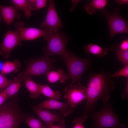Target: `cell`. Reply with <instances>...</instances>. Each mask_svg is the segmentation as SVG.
Segmentation results:
<instances>
[{"label":"cell","mask_w":128,"mask_h":128,"mask_svg":"<svg viewBox=\"0 0 128 128\" xmlns=\"http://www.w3.org/2000/svg\"><path fill=\"white\" fill-rule=\"evenodd\" d=\"M113 73L102 69L97 73H92L89 78L86 88V103L83 110L84 115L95 112L98 100L103 99L102 103L107 102L110 97V92L115 88V82L111 79Z\"/></svg>","instance_id":"obj_1"},{"label":"cell","mask_w":128,"mask_h":128,"mask_svg":"<svg viewBox=\"0 0 128 128\" xmlns=\"http://www.w3.org/2000/svg\"><path fill=\"white\" fill-rule=\"evenodd\" d=\"M60 58L66 65L68 75L73 84L80 81L84 72L91 67L92 62L89 57L82 59L67 50Z\"/></svg>","instance_id":"obj_2"},{"label":"cell","mask_w":128,"mask_h":128,"mask_svg":"<svg viewBox=\"0 0 128 128\" xmlns=\"http://www.w3.org/2000/svg\"><path fill=\"white\" fill-rule=\"evenodd\" d=\"M103 106L98 111L89 115V118L94 121L93 128H107L113 127L126 128L125 124H121L114 111L113 104L102 103Z\"/></svg>","instance_id":"obj_3"},{"label":"cell","mask_w":128,"mask_h":128,"mask_svg":"<svg viewBox=\"0 0 128 128\" xmlns=\"http://www.w3.org/2000/svg\"><path fill=\"white\" fill-rule=\"evenodd\" d=\"M48 33L43 37L47 43L46 46L42 49L45 55L49 56H63L67 50L66 46L69 38L63 32L49 29Z\"/></svg>","instance_id":"obj_4"},{"label":"cell","mask_w":128,"mask_h":128,"mask_svg":"<svg viewBox=\"0 0 128 128\" xmlns=\"http://www.w3.org/2000/svg\"><path fill=\"white\" fill-rule=\"evenodd\" d=\"M56 60V58H50L45 55L41 57L32 59L27 64L26 69L18 76L46 75L49 72L55 68L54 64Z\"/></svg>","instance_id":"obj_5"},{"label":"cell","mask_w":128,"mask_h":128,"mask_svg":"<svg viewBox=\"0 0 128 128\" xmlns=\"http://www.w3.org/2000/svg\"><path fill=\"white\" fill-rule=\"evenodd\" d=\"M120 8L116 9L112 13H110L105 9L101 10V14L108 22L110 32L109 37L110 39L116 34L128 33V22L120 14Z\"/></svg>","instance_id":"obj_6"},{"label":"cell","mask_w":128,"mask_h":128,"mask_svg":"<svg viewBox=\"0 0 128 128\" xmlns=\"http://www.w3.org/2000/svg\"><path fill=\"white\" fill-rule=\"evenodd\" d=\"M64 91V98L73 108L77 107L86 98V87L79 82L76 84L71 83L68 85Z\"/></svg>","instance_id":"obj_7"},{"label":"cell","mask_w":128,"mask_h":128,"mask_svg":"<svg viewBox=\"0 0 128 128\" xmlns=\"http://www.w3.org/2000/svg\"><path fill=\"white\" fill-rule=\"evenodd\" d=\"M22 40L18 30L8 31L5 34L3 42L0 44V54L7 59L12 50L18 45H22Z\"/></svg>","instance_id":"obj_8"},{"label":"cell","mask_w":128,"mask_h":128,"mask_svg":"<svg viewBox=\"0 0 128 128\" xmlns=\"http://www.w3.org/2000/svg\"><path fill=\"white\" fill-rule=\"evenodd\" d=\"M49 5L45 18L41 23V28H47L56 30L63 27V25L56 11L54 0L48 1Z\"/></svg>","instance_id":"obj_9"},{"label":"cell","mask_w":128,"mask_h":128,"mask_svg":"<svg viewBox=\"0 0 128 128\" xmlns=\"http://www.w3.org/2000/svg\"><path fill=\"white\" fill-rule=\"evenodd\" d=\"M14 26L19 32L22 41L32 40L41 36L43 37L46 35L49 31L47 28L41 29L35 27H25L23 22L17 23Z\"/></svg>","instance_id":"obj_10"},{"label":"cell","mask_w":128,"mask_h":128,"mask_svg":"<svg viewBox=\"0 0 128 128\" xmlns=\"http://www.w3.org/2000/svg\"><path fill=\"white\" fill-rule=\"evenodd\" d=\"M37 106L42 109L59 110L60 111L59 114L63 118L72 114L74 108L67 102L64 103L50 99L44 101Z\"/></svg>","instance_id":"obj_11"},{"label":"cell","mask_w":128,"mask_h":128,"mask_svg":"<svg viewBox=\"0 0 128 128\" xmlns=\"http://www.w3.org/2000/svg\"><path fill=\"white\" fill-rule=\"evenodd\" d=\"M35 112L45 123V128H48L53 124L54 123L58 122L59 124L64 125L65 120L60 114L52 113L48 110H45L37 106H31Z\"/></svg>","instance_id":"obj_12"},{"label":"cell","mask_w":128,"mask_h":128,"mask_svg":"<svg viewBox=\"0 0 128 128\" xmlns=\"http://www.w3.org/2000/svg\"><path fill=\"white\" fill-rule=\"evenodd\" d=\"M0 10L4 20L7 25L11 24L15 19H19L21 14L14 7L5 6L0 4Z\"/></svg>","instance_id":"obj_13"},{"label":"cell","mask_w":128,"mask_h":128,"mask_svg":"<svg viewBox=\"0 0 128 128\" xmlns=\"http://www.w3.org/2000/svg\"><path fill=\"white\" fill-rule=\"evenodd\" d=\"M14 7L17 9H20L24 12L25 16L27 18L32 15V11L34 10V5L35 0H12Z\"/></svg>","instance_id":"obj_14"},{"label":"cell","mask_w":128,"mask_h":128,"mask_svg":"<svg viewBox=\"0 0 128 128\" xmlns=\"http://www.w3.org/2000/svg\"><path fill=\"white\" fill-rule=\"evenodd\" d=\"M47 80L51 83L57 81L62 83H65L69 77L62 69H59L56 71H50L46 75Z\"/></svg>","instance_id":"obj_15"},{"label":"cell","mask_w":128,"mask_h":128,"mask_svg":"<svg viewBox=\"0 0 128 128\" xmlns=\"http://www.w3.org/2000/svg\"><path fill=\"white\" fill-rule=\"evenodd\" d=\"M5 128H15L17 120V115L14 112L8 108L1 106Z\"/></svg>","instance_id":"obj_16"},{"label":"cell","mask_w":128,"mask_h":128,"mask_svg":"<svg viewBox=\"0 0 128 128\" xmlns=\"http://www.w3.org/2000/svg\"><path fill=\"white\" fill-rule=\"evenodd\" d=\"M21 77L23 79L25 86L30 93V97L36 99L39 96L41 93L38 84L33 80L31 76L26 75Z\"/></svg>","instance_id":"obj_17"},{"label":"cell","mask_w":128,"mask_h":128,"mask_svg":"<svg viewBox=\"0 0 128 128\" xmlns=\"http://www.w3.org/2000/svg\"><path fill=\"white\" fill-rule=\"evenodd\" d=\"M23 81L22 77L18 75L10 81V84L4 90L8 98L12 97L18 92Z\"/></svg>","instance_id":"obj_18"},{"label":"cell","mask_w":128,"mask_h":128,"mask_svg":"<svg viewBox=\"0 0 128 128\" xmlns=\"http://www.w3.org/2000/svg\"><path fill=\"white\" fill-rule=\"evenodd\" d=\"M108 3L107 0H93L86 4L84 9L89 14L96 13L97 10L104 9Z\"/></svg>","instance_id":"obj_19"},{"label":"cell","mask_w":128,"mask_h":128,"mask_svg":"<svg viewBox=\"0 0 128 128\" xmlns=\"http://www.w3.org/2000/svg\"><path fill=\"white\" fill-rule=\"evenodd\" d=\"M108 50L107 48H103L98 45L92 43L86 44L84 47V51L87 54L96 55L99 58L104 57Z\"/></svg>","instance_id":"obj_20"},{"label":"cell","mask_w":128,"mask_h":128,"mask_svg":"<svg viewBox=\"0 0 128 128\" xmlns=\"http://www.w3.org/2000/svg\"><path fill=\"white\" fill-rule=\"evenodd\" d=\"M21 67V63L18 59L13 61L7 60L3 64L1 73L5 75L12 72H17L20 70Z\"/></svg>","instance_id":"obj_21"},{"label":"cell","mask_w":128,"mask_h":128,"mask_svg":"<svg viewBox=\"0 0 128 128\" xmlns=\"http://www.w3.org/2000/svg\"><path fill=\"white\" fill-rule=\"evenodd\" d=\"M38 84L41 93L50 99L58 100L60 98L61 93L59 91H54L46 85Z\"/></svg>","instance_id":"obj_22"},{"label":"cell","mask_w":128,"mask_h":128,"mask_svg":"<svg viewBox=\"0 0 128 128\" xmlns=\"http://www.w3.org/2000/svg\"><path fill=\"white\" fill-rule=\"evenodd\" d=\"M110 50L115 52L118 60L124 65L128 64V50L124 51L120 50L119 48L118 44L112 46Z\"/></svg>","instance_id":"obj_23"},{"label":"cell","mask_w":128,"mask_h":128,"mask_svg":"<svg viewBox=\"0 0 128 128\" xmlns=\"http://www.w3.org/2000/svg\"><path fill=\"white\" fill-rule=\"evenodd\" d=\"M26 122L31 128H45L41 121L32 116L27 117Z\"/></svg>","instance_id":"obj_24"},{"label":"cell","mask_w":128,"mask_h":128,"mask_svg":"<svg viewBox=\"0 0 128 128\" xmlns=\"http://www.w3.org/2000/svg\"><path fill=\"white\" fill-rule=\"evenodd\" d=\"M89 118V114H86L74 118L73 121L75 124L73 128H85L83 124Z\"/></svg>","instance_id":"obj_25"},{"label":"cell","mask_w":128,"mask_h":128,"mask_svg":"<svg viewBox=\"0 0 128 128\" xmlns=\"http://www.w3.org/2000/svg\"><path fill=\"white\" fill-rule=\"evenodd\" d=\"M123 77L128 78V64L125 65L119 71L115 72L111 75V78L118 77Z\"/></svg>","instance_id":"obj_26"},{"label":"cell","mask_w":128,"mask_h":128,"mask_svg":"<svg viewBox=\"0 0 128 128\" xmlns=\"http://www.w3.org/2000/svg\"><path fill=\"white\" fill-rule=\"evenodd\" d=\"M10 83V81H9L5 75L0 73V89H5Z\"/></svg>","instance_id":"obj_27"},{"label":"cell","mask_w":128,"mask_h":128,"mask_svg":"<svg viewBox=\"0 0 128 128\" xmlns=\"http://www.w3.org/2000/svg\"><path fill=\"white\" fill-rule=\"evenodd\" d=\"M46 0H35L34 5V10H38L45 7L47 3Z\"/></svg>","instance_id":"obj_28"},{"label":"cell","mask_w":128,"mask_h":128,"mask_svg":"<svg viewBox=\"0 0 128 128\" xmlns=\"http://www.w3.org/2000/svg\"><path fill=\"white\" fill-rule=\"evenodd\" d=\"M119 49L123 51L128 50V39H126L122 41L120 44H119Z\"/></svg>","instance_id":"obj_29"},{"label":"cell","mask_w":128,"mask_h":128,"mask_svg":"<svg viewBox=\"0 0 128 128\" xmlns=\"http://www.w3.org/2000/svg\"><path fill=\"white\" fill-rule=\"evenodd\" d=\"M8 98L4 90L0 93V105Z\"/></svg>","instance_id":"obj_30"},{"label":"cell","mask_w":128,"mask_h":128,"mask_svg":"<svg viewBox=\"0 0 128 128\" xmlns=\"http://www.w3.org/2000/svg\"><path fill=\"white\" fill-rule=\"evenodd\" d=\"M128 79L127 78L126 85L123 92L122 94V97L123 99H125L128 97Z\"/></svg>","instance_id":"obj_31"},{"label":"cell","mask_w":128,"mask_h":128,"mask_svg":"<svg viewBox=\"0 0 128 128\" xmlns=\"http://www.w3.org/2000/svg\"><path fill=\"white\" fill-rule=\"evenodd\" d=\"M80 0H72V5L70 9L69 12H72L75 9L77 5L79 2Z\"/></svg>","instance_id":"obj_32"},{"label":"cell","mask_w":128,"mask_h":128,"mask_svg":"<svg viewBox=\"0 0 128 128\" xmlns=\"http://www.w3.org/2000/svg\"><path fill=\"white\" fill-rule=\"evenodd\" d=\"M0 128H5L4 122L3 112L1 106L0 107Z\"/></svg>","instance_id":"obj_33"},{"label":"cell","mask_w":128,"mask_h":128,"mask_svg":"<svg viewBox=\"0 0 128 128\" xmlns=\"http://www.w3.org/2000/svg\"><path fill=\"white\" fill-rule=\"evenodd\" d=\"M114 1L120 6L123 5H128V0H116Z\"/></svg>","instance_id":"obj_34"},{"label":"cell","mask_w":128,"mask_h":128,"mask_svg":"<svg viewBox=\"0 0 128 128\" xmlns=\"http://www.w3.org/2000/svg\"><path fill=\"white\" fill-rule=\"evenodd\" d=\"M48 128H65V126L59 124L58 125L53 124L50 126Z\"/></svg>","instance_id":"obj_35"},{"label":"cell","mask_w":128,"mask_h":128,"mask_svg":"<svg viewBox=\"0 0 128 128\" xmlns=\"http://www.w3.org/2000/svg\"><path fill=\"white\" fill-rule=\"evenodd\" d=\"M3 64H2L1 62H0V71L2 68Z\"/></svg>","instance_id":"obj_36"},{"label":"cell","mask_w":128,"mask_h":128,"mask_svg":"<svg viewBox=\"0 0 128 128\" xmlns=\"http://www.w3.org/2000/svg\"><path fill=\"white\" fill-rule=\"evenodd\" d=\"M111 128H117V127H113Z\"/></svg>","instance_id":"obj_37"},{"label":"cell","mask_w":128,"mask_h":128,"mask_svg":"<svg viewBox=\"0 0 128 128\" xmlns=\"http://www.w3.org/2000/svg\"><path fill=\"white\" fill-rule=\"evenodd\" d=\"M1 16H0V20H1Z\"/></svg>","instance_id":"obj_38"}]
</instances>
